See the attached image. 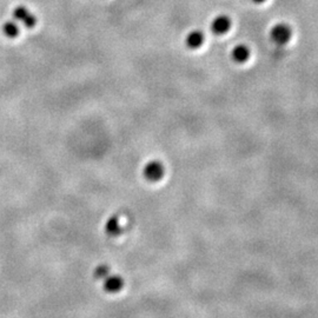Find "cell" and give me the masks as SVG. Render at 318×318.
Here are the masks:
<instances>
[{"instance_id":"277c9868","label":"cell","mask_w":318,"mask_h":318,"mask_svg":"<svg viewBox=\"0 0 318 318\" xmlns=\"http://www.w3.org/2000/svg\"><path fill=\"white\" fill-rule=\"evenodd\" d=\"M125 281L122 279V276L119 275H112L110 273L106 278L103 279V289L105 293L115 294L121 293L124 288Z\"/></svg>"},{"instance_id":"8fae6325","label":"cell","mask_w":318,"mask_h":318,"mask_svg":"<svg viewBox=\"0 0 318 318\" xmlns=\"http://www.w3.org/2000/svg\"><path fill=\"white\" fill-rule=\"evenodd\" d=\"M255 2H257V4H262V2H264L265 0H253Z\"/></svg>"},{"instance_id":"5b68a950","label":"cell","mask_w":318,"mask_h":318,"mask_svg":"<svg viewBox=\"0 0 318 318\" xmlns=\"http://www.w3.org/2000/svg\"><path fill=\"white\" fill-rule=\"evenodd\" d=\"M231 19L226 16H218L214 19V22L211 23V31L214 32L217 36H221L225 34L227 31L231 28Z\"/></svg>"},{"instance_id":"8992f818","label":"cell","mask_w":318,"mask_h":318,"mask_svg":"<svg viewBox=\"0 0 318 318\" xmlns=\"http://www.w3.org/2000/svg\"><path fill=\"white\" fill-rule=\"evenodd\" d=\"M105 233L110 237H118L122 231V223L119 220L118 216H111L110 218H107L106 223H105L104 226Z\"/></svg>"},{"instance_id":"6da1fadb","label":"cell","mask_w":318,"mask_h":318,"mask_svg":"<svg viewBox=\"0 0 318 318\" xmlns=\"http://www.w3.org/2000/svg\"><path fill=\"white\" fill-rule=\"evenodd\" d=\"M165 174V166L159 160H151L143 169V176L151 183H157L163 179Z\"/></svg>"},{"instance_id":"52a82bcc","label":"cell","mask_w":318,"mask_h":318,"mask_svg":"<svg viewBox=\"0 0 318 318\" xmlns=\"http://www.w3.org/2000/svg\"><path fill=\"white\" fill-rule=\"evenodd\" d=\"M185 42L188 48L190 49H199L204 44V42H205V34L200 30H194L186 36Z\"/></svg>"},{"instance_id":"30bf717a","label":"cell","mask_w":318,"mask_h":318,"mask_svg":"<svg viewBox=\"0 0 318 318\" xmlns=\"http://www.w3.org/2000/svg\"><path fill=\"white\" fill-rule=\"evenodd\" d=\"M111 273V269L109 265L106 264H100L98 265L97 268L95 269V272H93V275H95V278L96 279H103L106 278L107 276H109Z\"/></svg>"},{"instance_id":"7a4b0ae2","label":"cell","mask_w":318,"mask_h":318,"mask_svg":"<svg viewBox=\"0 0 318 318\" xmlns=\"http://www.w3.org/2000/svg\"><path fill=\"white\" fill-rule=\"evenodd\" d=\"M271 39L275 42L277 45H285L290 42L291 37H293V30L288 24L281 23L277 24L272 27V30L270 32Z\"/></svg>"},{"instance_id":"9c48e42d","label":"cell","mask_w":318,"mask_h":318,"mask_svg":"<svg viewBox=\"0 0 318 318\" xmlns=\"http://www.w3.org/2000/svg\"><path fill=\"white\" fill-rule=\"evenodd\" d=\"M2 33L7 38H11V39L18 37L20 33V27L18 23H17L16 20H8V22L5 23L4 26H2Z\"/></svg>"},{"instance_id":"3957f363","label":"cell","mask_w":318,"mask_h":318,"mask_svg":"<svg viewBox=\"0 0 318 318\" xmlns=\"http://www.w3.org/2000/svg\"><path fill=\"white\" fill-rule=\"evenodd\" d=\"M13 19L26 28H33L37 25V17L25 6H17L13 10Z\"/></svg>"},{"instance_id":"ba28073f","label":"cell","mask_w":318,"mask_h":318,"mask_svg":"<svg viewBox=\"0 0 318 318\" xmlns=\"http://www.w3.org/2000/svg\"><path fill=\"white\" fill-rule=\"evenodd\" d=\"M251 55L250 49L246 45H238L232 49V59L238 64L246 63Z\"/></svg>"}]
</instances>
